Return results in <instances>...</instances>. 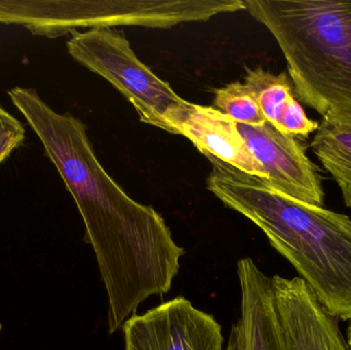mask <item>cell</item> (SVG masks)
<instances>
[{"label":"cell","instance_id":"2e32d148","mask_svg":"<svg viewBox=\"0 0 351 350\" xmlns=\"http://www.w3.org/2000/svg\"><path fill=\"white\" fill-rule=\"evenodd\" d=\"M346 341H348V345H350L351 349V321L350 322V326L348 328V335H346Z\"/></svg>","mask_w":351,"mask_h":350},{"label":"cell","instance_id":"9c48e42d","mask_svg":"<svg viewBox=\"0 0 351 350\" xmlns=\"http://www.w3.org/2000/svg\"><path fill=\"white\" fill-rule=\"evenodd\" d=\"M237 271L245 349L291 350L276 310L271 277L251 258L239 260Z\"/></svg>","mask_w":351,"mask_h":350},{"label":"cell","instance_id":"52a82bcc","mask_svg":"<svg viewBox=\"0 0 351 350\" xmlns=\"http://www.w3.org/2000/svg\"><path fill=\"white\" fill-rule=\"evenodd\" d=\"M237 127L270 186L299 201L323 207L325 193L319 170L293 136L266 123Z\"/></svg>","mask_w":351,"mask_h":350},{"label":"cell","instance_id":"8992f818","mask_svg":"<svg viewBox=\"0 0 351 350\" xmlns=\"http://www.w3.org/2000/svg\"><path fill=\"white\" fill-rule=\"evenodd\" d=\"M121 328L125 350H224L219 323L182 296L133 314Z\"/></svg>","mask_w":351,"mask_h":350},{"label":"cell","instance_id":"3957f363","mask_svg":"<svg viewBox=\"0 0 351 350\" xmlns=\"http://www.w3.org/2000/svg\"><path fill=\"white\" fill-rule=\"evenodd\" d=\"M243 1L278 41L298 98L322 116L351 110V1Z\"/></svg>","mask_w":351,"mask_h":350},{"label":"cell","instance_id":"277c9868","mask_svg":"<svg viewBox=\"0 0 351 350\" xmlns=\"http://www.w3.org/2000/svg\"><path fill=\"white\" fill-rule=\"evenodd\" d=\"M69 55L110 82L131 102L143 123L178 135L192 107L138 59L128 39L112 29L74 31Z\"/></svg>","mask_w":351,"mask_h":350},{"label":"cell","instance_id":"7a4b0ae2","mask_svg":"<svg viewBox=\"0 0 351 350\" xmlns=\"http://www.w3.org/2000/svg\"><path fill=\"white\" fill-rule=\"evenodd\" d=\"M208 189L260 228L323 308L351 321V219L305 203L214 156Z\"/></svg>","mask_w":351,"mask_h":350},{"label":"cell","instance_id":"4fadbf2b","mask_svg":"<svg viewBox=\"0 0 351 350\" xmlns=\"http://www.w3.org/2000/svg\"><path fill=\"white\" fill-rule=\"evenodd\" d=\"M215 105L233 121L245 125H262L267 123L255 95L241 82H231L215 92Z\"/></svg>","mask_w":351,"mask_h":350},{"label":"cell","instance_id":"8fae6325","mask_svg":"<svg viewBox=\"0 0 351 350\" xmlns=\"http://www.w3.org/2000/svg\"><path fill=\"white\" fill-rule=\"evenodd\" d=\"M245 84L255 95L266 121L280 133L308 137L319 129V123L309 118L295 99L286 74H274L260 67L247 68Z\"/></svg>","mask_w":351,"mask_h":350},{"label":"cell","instance_id":"7c38bea8","mask_svg":"<svg viewBox=\"0 0 351 350\" xmlns=\"http://www.w3.org/2000/svg\"><path fill=\"white\" fill-rule=\"evenodd\" d=\"M311 147L351 208V110L332 111L323 116Z\"/></svg>","mask_w":351,"mask_h":350},{"label":"cell","instance_id":"30bf717a","mask_svg":"<svg viewBox=\"0 0 351 350\" xmlns=\"http://www.w3.org/2000/svg\"><path fill=\"white\" fill-rule=\"evenodd\" d=\"M178 135L184 136L204 154L265 180L259 162L254 158L230 117L213 107L192 104Z\"/></svg>","mask_w":351,"mask_h":350},{"label":"cell","instance_id":"5b68a950","mask_svg":"<svg viewBox=\"0 0 351 350\" xmlns=\"http://www.w3.org/2000/svg\"><path fill=\"white\" fill-rule=\"evenodd\" d=\"M241 10L243 0H49L43 21L49 36L58 38L78 28L167 29Z\"/></svg>","mask_w":351,"mask_h":350},{"label":"cell","instance_id":"6da1fadb","mask_svg":"<svg viewBox=\"0 0 351 350\" xmlns=\"http://www.w3.org/2000/svg\"><path fill=\"white\" fill-rule=\"evenodd\" d=\"M8 95L77 205L108 297V332L114 334L150 296L170 292L185 250L158 212L132 199L105 171L80 118L53 110L34 88L16 86Z\"/></svg>","mask_w":351,"mask_h":350},{"label":"cell","instance_id":"5bb4252c","mask_svg":"<svg viewBox=\"0 0 351 350\" xmlns=\"http://www.w3.org/2000/svg\"><path fill=\"white\" fill-rule=\"evenodd\" d=\"M25 137L26 129L22 123L0 106V164L22 145Z\"/></svg>","mask_w":351,"mask_h":350},{"label":"cell","instance_id":"ba28073f","mask_svg":"<svg viewBox=\"0 0 351 350\" xmlns=\"http://www.w3.org/2000/svg\"><path fill=\"white\" fill-rule=\"evenodd\" d=\"M276 310L291 350H351L333 318L303 279L274 275Z\"/></svg>","mask_w":351,"mask_h":350},{"label":"cell","instance_id":"9a60e30c","mask_svg":"<svg viewBox=\"0 0 351 350\" xmlns=\"http://www.w3.org/2000/svg\"><path fill=\"white\" fill-rule=\"evenodd\" d=\"M225 350H245V338H243V328L241 323H237L231 327L229 334L228 345Z\"/></svg>","mask_w":351,"mask_h":350}]
</instances>
